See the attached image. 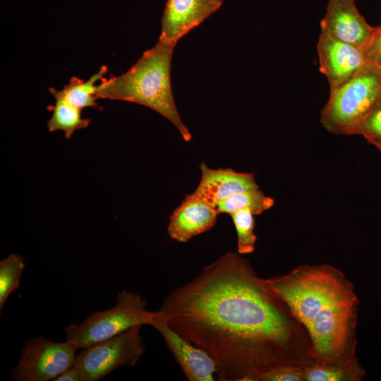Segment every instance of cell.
Instances as JSON below:
<instances>
[{
  "mask_svg": "<svg viewBox=\"0 0 381 381\" xmlns=\"http://www.w3.org/2000/svg\"><path fill=\"white\" fill-rule=\"evenodd\" d=\"M158 312L212 358L219 381H258L279 365L315 363L303 326L238 252L220 255L174 289Z\"/></svg>",
  "mask_w": 381,
  "mask_h": 381,
  "instance_id": "cell-1",
  "label": "cell"
},
{
  "mask_svg": "<svg viewBox=\"0 0 381 381\" xmlns=\"http://www.w3.org/2000/svg\"><path fill=\"white\" fill-rule=\"evenodd\" d=\"M174 46L159 40L146 50L126 72L103 78L97 85V99L123 100L150 108L167 119L183 139L192 136L177 110L171 84V59Z\"/></svg>",
  "mask_w": 381,
  "mask_h": 381,
  "instance_id": "cell-2",
  "label": "cell"
},
{
  "mask_svg": "<svg viewBox=\"0 0 381 381\" xmlns=\"http://www.w3.org/2000/svg\"><path fill=\"white\" fill-rule=\"evenodd\" d=\"M266 282L306 332L325 307L354 290L339 270L328 265H301Z\"/></svg>",
  "mask_w": 381,
  "mask_h": 381,
  "instance_id": "cell-3",
  "label": "cell"
},
{
  "mask_svg": "<svg viewBox=\"0 0 381 381\" xmlns=\"http://www.w3.org/2000/svg\"><path fill=\"white\" fill-rule=\"evenodd\" d=\"M358 298L354 290L325 307L307 330L315 363L342 364L356 359Z\"/></svg>",
  "mask_w": 381,
  "mask_h": 381,
  "instance_id": "cell-4",
  "label": "cell"
},
{
  "mask_svg": "<svg viewBox=\"0 0 381 381\" xmlns=\"http://www.w3.org/2000/svg\"><path fill=\"white\" fill-rule=\"evenodd\" d=\"M380 95L381 68L365 62L347 82L329 91L320 112V123L330 133L351 135Z\"/></svg>",
  "mask_w": 381,
  "mask_h": 381,
  "instance_id": "cell-5",
  "label": "cell"
},
{
  "mask_svg": "<svg viewBox=\"0 0 381 381\" xmlns=\"http://www.w3.org/2000/svg\"><path fill=\"white\" fill-rule=\"evenodd\" d=\"M147 301L140 294L123 290L110 309L95 311L82 323L74 322L65 328L66 341L83 349L118 335L136 325H150L158 311L147 309Z\"/></svg>",
  "mask_w": 381,
  "mask_h": 381,
  "instance_id": "cell-6",
  "label": "cell"
},
{
  "mask_svg": "<svg viewBox=\"0 0 381 381\" xmlns=\"http://www.w3.org/2000/svg\"><path fill=\"white\" fill-rule=\"evenodd\" d=\"M142 325H136L77 353L81 381H98L121 366H135L145 352Z\"/></svg>",
  "mask_w": 381,
  "mask_h": 381,
  "instance_id": "cell-7",
  "label": "cell"
},
{
  "mask_svg": "<svg viewBox=\"0 0 381 381\" xmlns=\"http://www.w3.org/2000/svg\"><path fill=\"white\" fill-rule=\"evenodd\" d=\"M77 350L68 341L56 342L42 336L28 339L12 377L17 381L54 380L74 365Z\"/></svg>",
  "mask_w": 381,
  "mask_h": 381,
  "instance_id": "cell-8",
  "label": "cell"
},
{
  "mask_svg": "<svg viewBox=\"0 0 381 381\" xmlns=\"http://www.w3.org/2000/svg\"><path fill=\"white\" fill-rule=\"evenodd\" d=\"M317 52L319 69L328 81L329 91L347 82L365 63L363 49L335 38L322 28Z\"/></svg>",
  "mask_w": 381,
  "mask_h": 381,
  "instance_id": "cell-9",
  "label": "cell"
},
{
  "mask_svg": "<svg viewBox=\"0 0 381 381\" xmlns=\"http://www.w3.org/2000/svg\"><path fill=\"white\" fill-rule=\"evenodd\" d=\"M224 0H167L161 19L159 40L174 46L217 11Z\"/></svg>",
  "mask_w": 381,
  "mask_h": 381,
  "instance_id": "cell-10",
  "label": "cell"
},
{
  "mask_svg": "<svg viewBox=\"0 0 381 381\" xmlns=\"http://www.w3.org/2000/svg\"><path fill=\"white\" fill-rule=\"evenodd\" d=\"M158 314L150 325L162 335L186 379L188 381L214 380L217 368L212 358L173 331L161 318L159 312Z\"/></svg>",
  "mask_w": 381,
  "mask_h": 381,
  "instance_id": "cell-11",
  "label": "cell"
},
{
  "mask_svg": "<svg viewBox=\"0 0 381 381\" xmlns=\"http://www.w3.org/2000/svg\"><path fill=\"white\" fill-rule=\"evenodd\" d=\"M320 28L361 49L373 30V27L358 11L354 0H327Z\"/></svg>",
  "mask_w": 381,
  "mask_h": 381,
  "instance_id": "cell-12",
  "label": "cell"
},
{
  "mask_svg": "<svg viewBox=\"0 0 381 381\" xmlns=\"http://www.w3.org/2000/svg\"><path fill=\"white\" fill-rule=\"evenodd\" d=\"M218 214L214 206L192 193L186 195L169 216L168 234L178 242L186 243L212 229Z\"/></svg>",
  "mask_w": 381,
  "mask_h": 381,
  "instance_id": "cell-13",
  "label": "cell"
},
{
  "mask_svg": "<svg viewBox=\"0 0 381 381\" xmlns=\"http://www.w3.org/2000/svg\"><path fill=\"white\" fill-rule=\"evenodd\" d=\"M201 178L193 192L216 208L226 198L259 188L253 173L238 172L231 168L211 169L200 164Z\"/></svg>",
  "mask_w": 381,
  "mask_h": 381,
  "instance_id": "cell-14",
  "label": "cell"
},
{
  "mask_svg": "<svg viewBox=\"0 0 381 381\" xmlns=\"http://www.w3.org/2000/svg\"><path fill=\"white\" fill-rule=\"evenodd\" d=\"M49 90L56 100L54 105L47 107V109L52 112L47 123L49 132L63 131L65 138L69 139L75 131L87 128L90 125L91 119L82 118V109L63 99L54 87H49Z\"/></svg>",
  "mask_w": 381,
  "mask_h": 381,
  "instance_id": "cell-15",
  "label": "cell"
},
{
  "mask_svg": "<svg viewBox=\"0 0 381 381\" xmlns=\"http://www.w3.org/2000/svg\"><path fill=\"white\" fill-rule=\"evenodd\" d=\"M108 68L102 66L99 71L92 75L87 80L73 76L69 83L64 86L61 90H56V92L71 104L83 109L86 107H93L102 110V107L97 103L96 90L97 85L95 83L101 80L107 73Z\"/></svg>",
  "mask_w": 381,
  "mask_h": 381,
  "instance_id": "cell-16",
  "label": "cell"
},
{
  "mask_svg": "<svg viewBox=\"0 0 381 381\" xmlns=\"http://www.w3.org/2000/svg\"><path fill=\"white\" fill-rule=\"evenodd\" d=\"M364 375L354 359L342 364L315 363L306 367L304 377L305 381H356Z\"/></svg>",
  "mask_w": 381,
  "mask_h": 381,
  "instance_id": "cell-17",
  "label": "cell"
},
{
  "mask_svg": "<svg viewBox=\"0 0 381 381\" xmlns=\"http://www.w3.org/2000/svg\"><path fill=\"white\" fill-rule=\"evenodd\" d=\"M274 204L271 197L265 195L259 188L240 193L224 200L216 205L218 214H231L242 210H250L254 215H258L270 210Z\"/></svg>",
  "mask_w": 381,
  "mask_h": 381,
  "instance_id": "cell-18",
  "label": "cell"
},
{
  "mask_svg": "<svg viewBox=\"0 0 381 381\" xmlns=\"http://www.w3.org/2000/svg\"><path fill=\"white\" fill-rule=\"evenodd\" d=\"M25 269L23 258L11 253L0 261V310L9 296L16 291L20 284L22 274Z\"/></svg>",
  "mask_w": 381,
  "mask_h": 381,
  "instance_id": "cell-19",
  "label": "cell"
},
{
  "mask_svg": "<svg viewBox=\"0 0 381 381\" xmlns=\"http://www.w3.org/2000/svg\"><path fill=\"white\" fill-rule=\"evenodd\" d=\"M230 216L236 231L237 252L240 255L252 253L257 240L254 233V214L250 210L242 209L233 212Z\"/></svg>",
  "mask_w": 381,
  "mask_h": 381,
  "instance_id": "cell-20",
  "label": "cell"
},
{
  "mask_svg": "<svg viewBox=\"0 0 381 381\" xmlns=\"http://www.w3.org/2000/svg\"><path fill=\"white\" fill-rule=\"evenodd\" d=\"M352 135H361L381 141V95L371 109L358 123Z\"/></svg>",
  "mask_w": 381,
  "mask_h": 381,
  "instance_id": "cell-21",
  "label": "cell"
},
{
  "mask_svg": "<svg viewBox=\"0 0 381 381\" xmlns=\"http://www.w3.org/2000/svg\"><path fill=\"white\" fill-rule=\"evenodd\" d=\"M306 367L297 365H279L262 373L258 381H303Z\"/></svg>",
  "mask_w": 381,
  "mask_h": 381,
  "instance_id": "cell-22",
  "label": "cell"
},
{
  "mask_svg": "<svg viewBox=\"0 0 381 381\" xmlns=\"http://www.w3.org/2000/svg\"><path fill=\"white\" fill-rule=\"evenodd\" d=\"M365 61L381 68V25L373 27V32L363 49Z\"/></svg>",
  "mask_w": 381,
  "mask_h": 381,
  "instance_id": "cell-23",
  "label": "cell"
},
{
  "mask_svg": "<svg viewBox=\"0 0 381 381\" xmlns=\"http://www.w3.org/2000/svg\"><path fill=\"white\" fill-rule=\"evenodd\" d=\"M55 381H81V376L79 370L74 365L60 375L58 377H56Z\"/></svg>",
  "mask_w": 381,
  "mask_h": 381,
  "instance_id": "cell-24",
  "label": "cell"
},
{
  "mask_svg": "<svg viewBox=\"0 0 381 381\" xmlns=\"http://www.w3.org/2000/svg\"><path fill=\"white\" fill-rule=\"evenodd\" d=\"M365 139L381 152V141L370 138H365Z\"/></svg>",
  "mask_w": 381,
  "mask_h": 381,
  "instance_id": "cell-25",
  "label": "cell"
}]
</instances>
